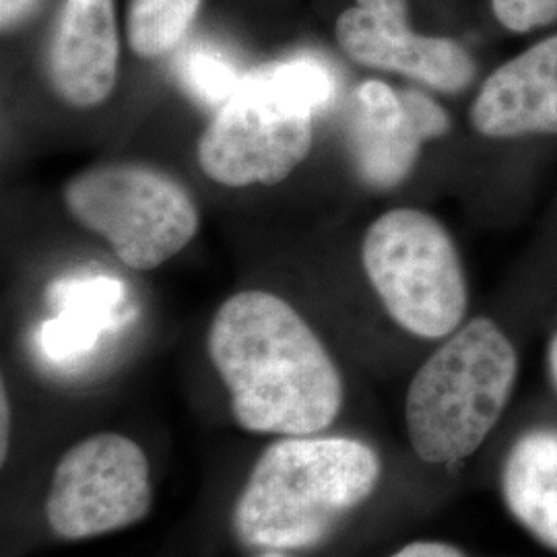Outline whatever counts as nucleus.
<instances>
[{
	"label": "nucleus",
	"mask_w": 557,
	"mask_h": 557,
	"mask_svg": "<svg viewBox=\"0 0 557 557\" xmlns=\"http://www.w3.org/2000/svg\"><path fill=\"white\" fill-rule=\"evenodd\" d=\"M207 351L246 432L314 436L341 413L345 386L335 359L273 292L244 289L225 299L209 324Z\"/></svg>",
	"instance_id": "f257e3e1"
},
{
	"label": "nucleus",
	"mask_w": 557,
	"mask_h": 557,
	"mask_svg": "<svg viewBox=\"0 0 557 557\" xmlns=\"http://www.w3.org/2000/svg\"><path fill=\"white\" fill-rule=\"evenodd\" d=\"M382 460L366 442L283 436L264 448L234 506L236 537L257 549L319 547L379 487Z\"/></svg>",
	"instance_id": "f03ea898"
},
{
	"label": "nucleus",
	"mask_w": 557,
	"mask_h": 557,
	"mask_svg": "<svg viewBox=\"0 0 557 557\" xmlns=\"http://www.w3.org/2000/svg\"><path fill=\"white\" fill-rule=\"evenodd\" d=\"M326 94V73L308 60L250 73L205 126L200 172L225 188L285 182L312 153L314 108Z\"/></svg>",
	"instance_id": "7ed1b4c3"
},
{
	"label": "nucleus",
	"mask_w": 557,
	"mask_h": 557,
	"mask_svg": "<svg viewBox=\"0 0 557 557\" xmlns=\"http://www.w3.org/2000/svg\"><path fill=\"white\" fill-rule=\"evenodd\" d=\"M517 376V349L494 320L460 324L421 363L405 397L419 460L450 465L475 455L504 416Z\"/></svg>",
	"instance_id": "20e7f679"
},
{
	"label": "nucleus",
	"mask_w": 557,
	"mask_h": 557,
	"mask_svg": "<svg viewBox=\"0 0 557 557\" xmlns=\"http://www.w3.org/2000/svg\"><path fill=\"white\" fill-rule=\"evenodd\" d=\"M62 200L83 230L139 273L178 257L200 230L193 193L176 176L143 161L94 165L69 180Z\"/></svg>",
	"instance_id": "39448f33"
},
{
	"label": "nucleus",
	"mask_w": 557,
	"mask_h": 557,
	"mask_svg": "<svg viewBox=\"0 0 557 557\" xmlns=\"http://www.w3.org/2000/svg\"><path fill=\"white\" fill-rule=\"evenodd\" d=\"M361 264L386 314L413 337L446 338L467 317L457 246L442 221L421 209L398 207L372 221Z\"/></svg>",
	"instance_id": "423d86ee"
},
{
	"label": "nucleus",
	"mask_w": 557,
	"mask_h": 557,
	"mask_svg": "<svg viewBox=\"0 0 557 557\" xmlns=\"http://www.w3.org/2000/svg\"><path fill=\"white\" fill-rule=\"evenodd\" d=\"M151 504V469L139 444L96 434L62 455L44 510L54 535L81 541L137 524Z\"/></svg>",
	"instance_id": "0eeeda50"
},
{
	"label": "nucleus",
	"mask_w": 557,
	"mask_h": 557,
	"mask_svg": "<svg viewBox=\"0 0 557 557\" xmlns=\"http://www.w3.org/2000/svg\"><path fill=\"white\" fill-rule=\"evenodd\" d=\"M335 40L363 69L397 73L444 94L462 91L475 77L462 44L413 29L409 0H354L335 21Z\"/></svg>",
	"instance_id": "6e6552de"
},
{
	"label": "nucleus",
	"mask_w": 557,
	"mask_h": 557,
	"mask_svg": "<svg viewBox=\"0 0 557 557\" xmlns=\"http://www.w3.org/2000/svg\"><path fill=\"white\" fill-rule=\"evenodd\" d=\"M450 128L442 106L419 91H395L380 79L356 89L351 145L358 172L374 188H393L407 178L428 139Z\"/></svg>",
	"instance_id": "1a4fd4ad"
},
{
	"label": "nucleus",
	"mask_w": 557,
	"mask_h": 557,
	"mask_svg": "<svg viewBox=\"0 0 557 557\" xmlns=\"http://www.w3.org/2000/svg\"><path fill=\"white\" fill-rule=\"evenodd\" d=\"M120 54L116 0H62L48 46V79L60 100L77 110L110 100Z\"/></svg>",
	"instance_id": "9d476101"
},
{
	"label": "nucleus",
	"mask_w": 557,
	"mask_h": 557,
	"mask_svg": "<svg viewBox=\"0 0 557 557\" xmlns=\"http://www.w3.org/2000/svg\"><path fill=\"white\" fill-rule=\"evenodd\" d=\"M473 128L492 139L557 133V36L496 69L471 106Z\"/></svg>",
	"instance_id": "9b49d317"
},
{
	"label": "nucleus",
	"mask_w": 557,
	"mask_h": 557,
	"mask_svg": "<svg viewBox=\"0 0 557 557\" xmlns=\"http://www.w3.org/2000/svg\"><path fill=\"white\" fill-rule=\"evenodd\" d=\"M506 510L539 545L557 552V430H531L502 460Z\"/></svg>",
	"instance_id": "f8f14e48"
},
{
	"label": "nucleus",
	"mask_w": 557,
	"mask_h": 557,
	"mask_svg": "<svg viewBox=\"0 0 557 557\" xmlns=\"http://www.w3.org/2000/svg\"><path fill=\"white\" fill-rule=\"evenodd\" d=\"M205 0H128L124 36L140 60L168 57L186 38Z\"/></svg>",
	"instance_id": "ddd939ff"
},
{
	"label": "nucleus",
	"mask_w": 557,
	"mask_h": 557,
	"mask_svg": "<svg viewBox=\"0 0 557 557\" xmlns=\"http://www.w3.org/2000/svg\"><path fill=\"white\" fill-rule=\"evenodd\" d=\"M492 9L512 34H531L557 21V0H492Z\"/></svg>",
	"instance_id": "4468645a"
},
{
	"label": "nucleus",
	"mask_w": 557,
	"mask_h": 557,
	"mask_svg": "<svg viewBox=\"0 0 557 557\" xmlns=\"http://www.w3.org/2000/svg\"><path fill=\"white\" fill-rule=\"evenodd\" d=\"M388 557H467L458 547L442 541H413Z\"/></svg>",
	"instance_id": "2eb2a0df"
},
{
	"label": "nucleus",
	"mask_w": 557,
	"mask_h": 557,
	"mask_svg": "<svg viewBox=\"0 0 557 557\" xmlns=\"http://www.w3.org/2000/svg\"><path fill=\"white\" fill-rule=\"evenodd\" d=\"M36 0H0V21H2V32L7 34L9 29L17 27L25 15L34 9Z\"/></svg>",
	"instance_id": "dca6fc26"
},
{
	"label": "nucleus",
	"mask_w": 557,
	"mask_h": 557,
	"mask_svg": "<svg viewBox=\"0 0 557 557\" xmlns=\"http://www.w3.org/2000/svg\"><path fill=\"white\" fill-rule=\"evenodd\" d=\"M9 440H11V403L7 386L2 384L0 391V462L4 465L9 453Z\"/></svg>",
	"instance_id": "f3484780"
},
{
	"label": "nucleus",
	"mask_w": 557,
	"mask_h": 557,
	"mask_svg": "<svg viewBox=\"0 0 557 557\" xmlns=\"http://www.w3.org/2000/svg\"><path fill=\"white\" fill-rule=\"evenodd\" d=\"M549 370H552V379H554L557 386V333L549 343Z\"/></svg>",
	"instance_id": "a211bd4d"
},
{
	"label": "nucleus",
	"mask_w": 557,
	"mask_h": 557,
	"mask_svg": "<svg viewBox=\"0 0 557 557\" xmlns=\"http://www.w3.org/2000/svg\"><path fill=\"white\" fill-rule=\"evenodd\" d=\"M260 557H292V556H287V554H285V552H275V549H271V552H264V554H262V556Z\"/></svg>",
	"instance_id": "6ab92c4d"
}]
</instances>
